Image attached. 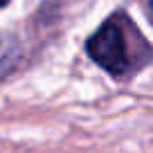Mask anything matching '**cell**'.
I'll use <instances>...</instances> for the list:
<instances>
[{
	"mask_svg": "<svg viewBox=\"0 0 153 153\" xmlns=\"http://www.w3.org/2000/svg\"><path fill=\"white\" fill-rule=\"evenodd\" d=\"M88 54L106 72L115 76L124 74L131 65V52L122 25L117 20H108L106 25H101L88 41Z\"/></svg>",
	"mask_w": 153,
	"mask_h": 153,
	"instance_id": "cell-1",
	"label": "cell"
},
{
	"mask_svg": "<svg viewBox=\"0 0 153 153\" xmlns=\"http://www.w3.org/2000/svg\"><path fill=\"white\" fill-rule=\"evenodd\" d=\"M146 11H149V16H151V20H153V0H146Z\"/></svg>",
	"mask_w": 153,
	"mask_h": 153,
	"instance_id": "cell-2",
	"label": "cell"
},
{
	"mask_svg": "<svg viewBox=\"0 0 153 153\" xmlns=\"http://www.w3.org/2000/svg\"><path fill=\"white\" fill-rule=\"evenodd\" d=\"M7 2H9V0H0V7H5V5H7Z\"/></svg>",
	"mask_w": 153,
	"mask_h": 153,
	"instance_id": "cell-3",
	"label": "cell"
}]
</instances>
